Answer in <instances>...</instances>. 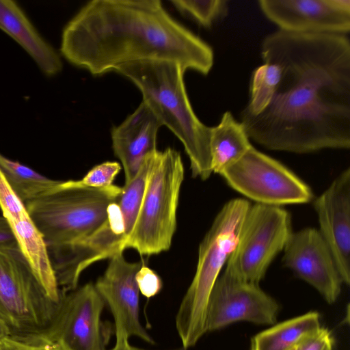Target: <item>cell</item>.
<instances>
[{
    "instance_id": "6da1fadb",
    "label": "cell",
    "mask_w": 350,
    "mask_h": 350,
    "mask_svg": "<svg viewBox=\"0 0 350 350\" xmlns=\"http://www.w3.org/2000/svg\"><path fill=\"white\" fill-rule=\"evenodd\" d=\"M263 62L280 66L273 98L240 117L250 138L272 150L308 153L350 147V41L346 34L278 30L262 40Z\"/></svg>"
},
{
    "instance_id": "7a4b0ae2",
    "label": "cell",
    "mask_w": 350,
    "mask_h": 350,
    "mask_svg": "<svg viewBox=\"0 0 350 350\" xmlns=\"http://www.w3.org/2000/svg\"><path fill=\"white\" fill-rule=\"evenodd\" d=\"M60 53L95 76L126 63L167 60L206 75L211 46L181 25L159 0H93L65 25Z\"/></svg>"
},
{
    "instance_id": "3957f363",
    "label": "cell",
    "mask_w": 350,
    "mask_h": 350,
    "mask_svg": "<svg viewBox=\"0 0 350 350\" xmlns=\"http://www.w3.org/2000/svg\"><path fill=\"white\" fill-rule=\"evenodd\" d=\"M177 62L144 60L121 65L116 72L129 79L141 92L145 103L183 144L192 176L202 180L212 172L210 153L211 127L196 115L188 98L184 73Z\"/></svg>"
},
{
    "instance_id": "277c9868",
    "label": "cell",
    "mask_w": 350,
    "mask_h": 350,
    "mask_svg": "<svg viewBox=\"0 0 350 350\" xmlns=\"http://www.w3.org/2000/svg\"><path fill=\"white\" fill-rule=\"evenodd\" d=\"M122 187L80 186L62 181L52 191L25 204L41 232L49 256L81 244L107 221L109 205L117 201Z\"/></svg>"
},
{
    "instance_id": "5b68a950",
    "label": "cell",
    "mask_w": 350,
    "mask_h": 350,
    "mask_svg": "<svg viewBox=\"0 0 350 350\" xmlns=\"http://www.w3.org/2000/svg\"><path fill=\"white\" fill-rule=\"evenodd\" d=\"M250 206L241 198L226 203L200 244L196 273L176 316V327L185 349L195 345L207 332L206 315L211 293L234 248Z\"/></svg>"
},
{
    "instance_id": "8992f818",
    "label": "cell",
    "mask_w": 350,
    "mask_h": 350,
    "mask_svg": "<svg viewBox=\"0 0 350 350\" xmlns=\"http://www.w3.org/2000/svg\"><path fill=\"white\" fill-rule=\"evenodd\" d=\"M184 179L180 154L171 148L152 159L138 215L122 249L158 254L170 249L176 228V212Z\"/></svg>"
},
{
    "instance_id": "52a82bcc",
    "label": "cell",
    "mask_w": 350,
    "mask_h": 350,
    "mask_svg": "<svg viewBox=\"0 0 350 350\" xmlns=\"http://www.w3.org/2000/svg\"><path fill=\"white\" fill-rule=\"evenodd\" d=\"M59 302L48 296L17 243L0 245V319L12 335L47 336Z\"/></svg>"
},
{
    "instance_id": "ba28073f",
    "label": "cell",
    "mask_w": 350,
    "mask_h": 350,
    "mask_svg": "<svg viewBox=\"0 0 350 350\" xmlns=\"http://www.w3.org/2000/svg\"><path fill=\"white\" fill-rule=\"evenodd\" d=\"M292 232L291 215L283 208L259 203L250 206L224 273L258 284Z\"/></svg>"
},
{
    "instance_id": "9c48e42d",
    "label": "cell",
    "mask_w": 350,
    "mask_h": 350,
    "mask_svg": "<svg viewBox=\"0 0 350 350\" xmlns=\"http://www.w3.org/2000/svg\"><path fill=\"white\" fill-rule=\"evenodd\" d=\"M219 174L234 190L259 204L276 206L303 204L314 197L306 183L253 146Z\"/></svg>"
},
{
    "instance_id": "30bf717a",
    "label": "cell",
    "mask_w": 350,
    "mask_h": 350,
    "mask_svg": "<svg viewBox=\"0 0 350 350\" xmlns=\"http://www.w3.org/2000/svg\"><path fill=\"white\" fill-rule=\"evenodd\" d=\"M105 305L92 282L61 291L57 313L47 337L63 350H106L114 328L101 319Z\"/></svg>"
},
{
    "instance_id": "8fae6325",
    "label": "cell",
    "mask_w": 350,
    "mask_h": 350,
    "mask_svg": "<svg viewBox=\"0 0 350 350\" xmlns=\"http://www.w3.org/2000/svg\"><path fill=\"white\" fill-rule=\"evenodd\" d=\"M279 306L258 284L224 273L215 282L206 308V332L239 321L273 324Z\"/></svg>"
},
{
    "instance_id": "7c38bea8",
    "label": "cell",
    "mask_w": 350,
    "mask_h": 350,
    "mask_svg": "<svg viewBox=\"0 0 350 350\" xmlns=\"http://www.w3.org/2000/svg\"><path fill=\"white\" fill-rule=\"evenodd\" d=\"M143 265L128 262L122 252H118L110 258L105 273L94 284L113 315L116 342L137 336L154 344L139 320V291L135 275Z\"/></svg>"
},
{
    "instance_id": "4fadbf2b",
    "label": "cell",
    "mask_w": 350,
    "mask_h": 350,
    "mask_svg": "<svg viewBox=\"0 0 350 350\" xmlns=\"http://www.w3.org/2000/svg\"><path fill=\"white\" fill-rule=\"evenodd\" d=\"M258 3L280 31L346 35L350 31V0H259Z\"/></svg>"
},
{
    "instance_id": "5bb4252c",
    "label": "cell",
    "mask_w": 350,
    "mask_h": 350,
    "mask_svg": "<svg viewBox=\"0 0 350 350\" xmlns=\"http://www.w3.org/2000/svg\"><path fill=\"white\" fill-rule=\"evenodd\" d=\"M283 250L285 267L314 286L328 303L337 299L342 281L319 230L307 228L292 232Z\"/></svg>"
},
{
    "instance_id": "9a60e30c",
    "label": "cell",
    "mask_w": 350,
    "mask_h": 350,
    "mask_svg": "<svg viewBox=\"0 0 350 350\" xmlns=\"http://www.w3.org/2000/svg\"><path fill=\"white\" fill-rule=\"evenodd\" d=\"M0 208L16 243L48 296L60 300L58 287L43 237L25 204L16 196L0 171Z\"/></svg>"
},
{
    "instance_id": "2e32d148",
    "label": "cell",
    "mask_w": 350,
    "mask_h": 350,
    "mask_svg": "<svg viewBox=\"0 0 350 350\" xmlns=\"http://www.w3.org/2000/svg\"><path fill=\"white\" fill-rule=\"evenodd\" d=\"M320 233L327 243L342 282L350 283V169L314 201Z\"/></svg>"
},
{
    "instance_id": "e0dca14e",
    "label": "cell",
    "mask_w": 350,
    "mask_h": 350,
    "mask_svg": "<svg viewBox=\"0 0 350 350\" xmlns=\"http://www.w3.org/2000/svg\"><path fill=\"white\" fill-rule=\"evenodd\" d=\"M162 124L143 102L111 131L112 148L123 166L125 183L139 170L145 158L157 150V137Z\"/></svg>"
},
{
    "instance_id": "ac0fdd59",
    "label": "cell",
    "mask_w": 350,
    "mask_h": 350,
    "mask_svg": "<svg viewBox=\"0 0 350 350\" xmlns=\"http://www.w3.org/2000/svg\"><path fill=\"white\" fill-rule=\"evenodd\" d=\"M0 29L27 53L46 76L53 77L61 72L63 64L59 53L16 1L0 0Z\"/></svg>"
},
{
    "instance_id": "d6986e66",
    "label": "cell",
    "mask_w": 350,
    "mask_h": 350,
    "mask_svg": "<svg viewBox=\"0 0 350 350\" xmlns=\"http://www.w3.org/2000/svg\"><path fill=\"white\" fill-rule=\"evenodd\" d=\"M252 146L247 131L230 111L223 113L219 123L211 127V163L213 172L220 174L241 159Z\"/></svg>"
},
{
    "instance_id": "ffe728a7",
    "label": "cell",
    "mask_w": 350,
    "mask_h": 350,
    "mask_svg": "<svg viewBox=\"0 0 350 350\" xmlns=\"http://www.w3.org/2000/svg\"><path fill=\"white\" fill-rule=\"evenodd\" d=\"M320 327L319 313L310 312L256 334L252 340L251 350H289Z\"/></svg>"
},
{
    "instance_id": "44dd1931",
    "label": "cell",
    "mask_w": 350,
    "mask_h": 350,
    "mask_svg": "<svg viewBox=\"0 0 350 350\" xmlns=\"http://www.w3.org/2000/svg\"><path fill=\"white\" fill-rule=\"evenodd\" d=\"M0 171L13 192L24 204L52 191L62 182L47 178L1 152Z\"/></svg>"
},
{
    "instance_id": "7402d4cb",
    "label": "cell",
    "mask_w": 350,
    "mask_h": 350,
    "mask_svg": "<svg viewBox=\"0 0 350 350\" xmlns=\"http://www.w3.org/2000/svg\"><path fill=\"white\" fill-rule=\"evenodd\" d=\"M281 68L274 62H265L252 72L249 100L240 117L255 116L270 103L280 83Z\"/></svg>"
},
{
    "instance_id": "603a6c76",
    "label": "cell",
    "mask_w": 350,
    "mask_h": 350,
    "mask_svg": "<svg viewBox=\"0 0 350 350\" xmlns=\"http://www.w3.org/2000/svg\"><path fill=\"white\" fill-rule=\"evenodd\" d=\"M171 3L180 12L205 27H210L227 12L225 0H176Z\"/></svg>"
},
{
    "instance_id": "cb8c5ba5",
    "label": "cell",
    "mask_w": 350,
    "mask_h": 350,
    "mask_svg": "<svg viewBox=\"0 0 350 350\" xmlns=\"http://www.w3.org/2000/svg\"><path fill=\"white\" fill-rule=\"evenodd\" d=\"M0 350H63V349L46 336L10 335L0 340Z\"/></svg>"
},
{
    "instance_id": "d4e9b609",
    "label": "cell",
    "mask_w": 350,
    "mask_h": 350,
    "mask_svg": "<svg viewBox=\"0 0 350 350\" xmlns=\"http://www.w3.org/2000/svg\"><path fill=\"white\" fill-rule=\"evenodd\" d=\"M121 165L116 161H106L92 167L81 180H75L80 185L91 188H105L113 185Z\"/></svg>"
},
{
    "instance_id": "484cf974",
    "label": "cell",
    "mask_w": 350,
    "mask_h": 350,
    "mask_svg": "<svg viewBox=\"0 0 350 350\" xmlns=\"http://www.w3.org/2000/svg\"><path fill=\"white\" fill-rule=\"evenodd\" d=\"M135 280L139 292L147 298L157 295L163 286L162 280L159 275L144 265L137 272Z\"/></svg>"
},
{
    "instance_id": "4316f807",
    "label": "cell",
    "mask_w": 350,
    "mask_h": 350,
    "mask_svg": "<svg viewBox=\"0 0 350 350\" xmlns=\"http://www.w3.org/2000/svg\"><path fill=\"white\" fill-rule=\"evenodd\" d=\"M334 338L326 328H321L307 337L298 345L297 350H332Z\"/></svg>"
},
{
    "instance_id": "83f0119b",
    "label": "cell",
    "mask_w": 350,
    "mask_h": 350,
    "mask_svg": "<svg viewBox=\"0 0 350 350\" xmlns=\"http://www.w3.org/2000/svg\"><path fill=\"white\" fill-rule=\"evenodd\" d=\"M16 243L14 236L5 218L0 215V245Z\"/></svg>"
},
{
    "instance_id": "f1b7e54d",
    "label": "cell",
    "mask_w": 350,
    "mask_h": 350,
    "mask_svg": "<svg viewBox=\"0 0 350 350\" xmlns=\"http://www.w3.org/2000/svg\"><path fill=\"white\" fill-rule=\"evenodd\" d=\"M109 350H144L131 346L129 340H122L116 342L114 347ZM175 350H187L183 347Z\"/></svg>"
},
{
    "instance_id": "f546056e",
    "label": "cell",
    "mask_w": 350,
    "mask_h": 350,
    "mask_svg": "<svg viewBox=\"0 0 350 350\" xmlns=\"http://www.w3.org/2000/svg\"><path fill=\"white\" fill-rule=\"evenodd\" d=\"M12 335L11 331L5 323L0 319V340Z\"/></svg>"
},
{
    "instance_id": "4dcf8cb0",
    "label": "cell",
    "mask_w": 350,
    "mask_h": 350,
    "mask_svg": "<svg viewBox=\"0 0 350 350\" xmlns=\"http://www.w3.org/2000/svg\"><path fill=\"white\" fill-rule=\"evenodd\" d=\"M297 345L294 346L293 347L291 348L289 350H297Z\"/></svg>"
}]
</instances>
